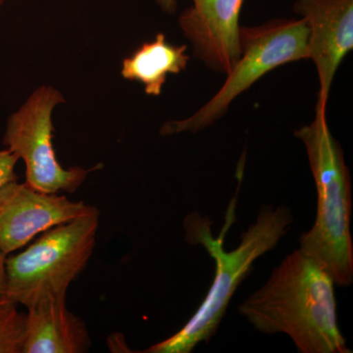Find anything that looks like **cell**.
Masks as SVG:
<instances>
[{
    "label": "cell",
    "instance_id": "obj_1",
    "mask_svg": "<svg viewBox=\"0 0 353 353\" xmlns=\"http://www.w3.org/2000/svg\"><path fill=\"white\" fill-rule=\"evenodd\" d=\"M239 312L260 333L287 334L299 352H352L339 327L334 281L299 248L285 257Z\"/></svg>",
    "mask_w": 353,
    "mask_h": 353
},
{
    "label": "cell",
    "instance_id": "obj_2",
    "mask_svg": "<svg viewBox=\"0 0 353 353\" xmlns=\"http://www.w3.org/2000/svg\"><path fill=\"white\" fill-rule=\"evenodd\" d=\"M236 196L230 202L224 227L217 238L213 236V223L208 217L192 212L183 220L185 241L205 248L215 261V277L205 299L187 324L178 333L143 352L190 353L199 343L210 340L219 328L239 285L252 270L253 264L278 245L294 223L289 208L264 205L255 222L241 234L240 245L227 252L225 236L236 221Z\"/></svg>",
    "mask_w": 353,
    "mask_h": 353
},
{
    "label": "cell",
    "instance_id": "obj_3",
    "mask_svg": "<svg viewBox=\"0 0 353 353\" xmlns=\"http://www.w3.org/2000/svg\"><path fill=\"white\" fill-rule=\"evenodd\" d=\"M305 145L317 192L314 224L299 238V250L326 272L334 285L353 283L352 194L343 148L327 122L326 109L316 108L313 122L294 132Z\"/></svg>",
    "mask_w": 353,
    "mask_h": 353
},
{
    "label": "cell",
    "instance_id": "obj_4",
    "mask_svg": "<svg viewBox=\"0 0 353 353\" xmlns=\"http://www.w3.org/2000/svg\"><path fill=\"white\" fill-rule=\"evenodd\" d=\"M99 211L43 232L24 252L6 257V297L26 308L66 299L97 245Z\"/></svg>",
    "mask_w": 353,
    "mask_h": 353
},
{
    "label": "cell",
    "instance_id": "obj_5",
    "mask_svg": "<svg viewBox=\"0 0 353 353\" xmlns=\"http://www.w3.org/2000/svg\"><path fill=\"white\" fill-rule=\"evenodd\" d=\"M309 29L306 21L277 19L256 27H241V55L219 92L192 117L168 121L162 136L197 132L227 113L232 103L272 70L290 62L308 59Z\"/></svg>",
    "mask_w": 353,
    "mask_h": 353
},
{
    "label": "cell",
    "instance_id": "obj_6",
    "mask_svg": "<svg viewBox=\"0 0 353 353\" xmlns=\"http://www.w3.org/2000/svg\"><path fill=\"white\" fill-rule=\"evenodd\" d=\"M63 94L50 85L34 90L16 112L7 119L3 145L24 161L26 182L46 194H74L85 182L90 169L64 168L53 148V109L64 103Z\"/></svg>",
    "mask_w": 353,
    "mask_h": 353
},
{
    "label": "cell",
    "instance_id": "obj_7",
    "mask_svg": "<svg viewBox=\"0 0 353 353\" xmlns=\"http://www.w3.org/2000/svg\"><path fill=\"white\" fill-rule=\"evenodd\" d=\"M97 210L60 194L13 181L0 189V252L8 256L51 228Z\"/></svg>",
    "mask_w": 353,
    "mask_h": 353
},
{
    "label": "cell",
    "instance_id": "obj_8",
    "mask_svg": "<svg viewBox=\"0 0 353 353\" xmlns=\"http://www.w3.org/2000/svg\"><path fill=\"white\" fill-rule=\"evenodd\" d=\"M294 10L308 26V59L320 82L316 108L326 109L336 70L353 48V0H296Z\"/></svg>",
    "mask_w": 353,
    "mask_h": 353
},
{
    "label": "cell",
    "instance_id": "obj_9",
    "mask_svg": "<svg viewBox=\"0 0 353 353\" xmlns=\"http://www.w3.org/2000/svg\"><path fill=\"white\" fill-rule=\"evenodd\" d=\"M179 25L194 46V57L228 75L241 55L240 15L245 0H192Z\"/></svg>",
    "mask_w": 353,
    "mask_h": 353
},
{
    "label": "cell",
    "instance_id": "obj_10",
    "mask_svg": "<svg viewBox=\"0 0 353 353\" xmlns=\"http://www.w3.org/2000/svg\"><path fill=\"white\" fill-rule=\"evenodd\" d=\"M90 345L87 326L70 312L66 299L27 308L21 353H85Z\"/></svg>",
    "mask_w": 353,
    "mask_h": 353
},
{
    "label": "cell",
    "instance_id": "obj_11",
    "mask_svg": "<svg viewBox=\"0 0 353 353\" xmlns=\"http://www.w3.org/2000/svg\"><path fill=\"white\" fill-rule=\"evenodd\" d=\"M188 46L169 43L165 34L158 32L153 41H146L132 55L123 60V78L141 83L146 94L159 97L168 75L187 68L190 57Z\"/></svg>",
    "mask_w": 353,
    "mask_h": 353
},
{
    "label": "cell",
    "instance_id": "obj_12",
    "mask_svg": "<svg viewBox=\"0 0 353 353\" xmlns=\"http://www.w3.org/2000/svg\"><path fill=\"white\" fill-rule=\"evenodd\" d=\"M26 313L7 297L0 299V353H21Z\"/></svg>",
    "mask_w": 353,
    "mask_h": 353
},
{
    "label": "cell",
    "instance_id": "obj_13",
    "mask_svg": "<svg viewBox=\"0 0 353 353\" xmlns=\"http://www.w3.org/2000/svg\"><path fill=\"white\" fill-rule=\"evenodd\" d=\"M18 161L19 158L10 150H0V189L6 183L18 180L15 173Z\"/></svg>",
    "mask_w": 353,
    "mask_h": 353
},
{
    "label": "cell",
    "instance_id": "obj_14",
    "mask_svg": "<svg viewBox=\"0 0 353 353\" xmlns=\"http://www.w3.org/2000/svg\"><path fill=\"white\" fill-rule=\"evenodd\" d=\"M6 257L0 252V299L6 297Z\"/></svg>",
    "mask_w": 353,
    "mask_h": 353
},
{
    "label": "cell",
    "instance_id": "obj_15",
    "mask_svg": "<svg viewBox=\"0 0 353 353\" xmlns=\"http://www.w3.org/2000/svg\"><path fill=\"white\" fill-rule=\"evenodd\" d=\"M157 2L164 12L169 14L175 12L178 6V0H157Z\"/></svg>",
    "mask_w": 353,
    "mask_h": 353
},
{
    "label": "cell",
    "instance_id": "obj_16",
    "mask_svg": "<svg viewBox=\"0 0 353 353\" xmlns=\"http://www.w3.org/2000/svg\"><path fill=\"white\" fill-rule=\"evenodd\" d=\"M6 0H0V11H1L2 6L6 3Z\"/></svg>",
    "mask_w": 353,
    "mask_h": 353
}]
</instances>
